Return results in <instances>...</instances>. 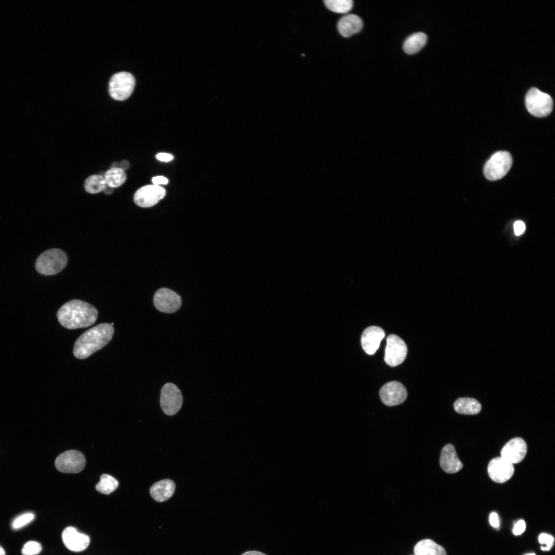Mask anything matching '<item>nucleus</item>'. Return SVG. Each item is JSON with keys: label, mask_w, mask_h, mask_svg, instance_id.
Wrapping results in <instances>:
<instances>
[{"label": "nucleus", "mask_w": 555, "mask_h": 555, "mask_svg": "<svg viewBox=\"0 0 555 555\" xmlns=\"http://www.w3.org/2000/svg\"><path fill=\"white\" fill-rule=\"evenodd\" d=\"M98 317V311L92 305L80 300H72L59 309L57 318L60 323L67 329L87 327Z\"/></svg>", "instance_id": "obj_1"}, {"label": "nucleus", "mask_w": 555, "mask_h": 555, "mask_svg": "<svg viewBox=\"0 0 555 555\" xmlns=\"http://www.w3.org/2000/svg\"><path fill=\"white\" fill-rule=\"evenodd\" d=\"M114 332L113 326L108 323H101L87 330L76 341L73 355L80 359L88 357L108 344Z\"/></svg>", "instance_id": "obj_2"}, {"label": "nucleus", "mask_w": 555, "mask_h": 555, "mask_svg": "<svg viewBox=\"0 0 555 555\" xmlns=\"http://www.w3.org/2000/svg\"><path fill=\"white\" fill-rule=\"evenodd\" d=\"M67 262L66 253L61 249L54 248L45 251L38 257L35 268L40 274L53 275L62 270Z\"/></svg>", "instance_id": "obj_3"}, {"label": "nucleus", "mask_w": 555, "mask_h": 555, "mask_svg": "<svg viewBox=\"0 0 555 555\" xmlns=\"http://www.w3.org/2000/svg\"><path fill=\"white\" fill-rule=\"evenodd\" d=\"M525 105L528 111L533 116L544 117L551 112L553 100L548 94L532 88L526 95Z\"/></svg>", "instance_id": "obj_4"}, {"label": "nucleus", "mask_w": 555, "mask_h": 555, "mask_svg": "<svg viewBox=\"0 0 555 555\" xmlns=\"http://www.w3.org/2000/svg\"><path fill=\"white\" fill-rule=\"evenodd\" d=\"M512 163V158L509 152L498 151L494 153L485 163L484 174L488 180H498L508 173Z\"/></svg>", "instance_id": "obj_5"}, {"label": "nucleus", "mask_w": 555, "mask_h": 555, "mask_svg": "<svg viewBox=\"0 0 555 555\" xmlns=\"http://www.w3.org/2000/svg\"><path fill=\"white\" fill-rule=\"evenodd\" d=\"M135 85L134 76L127 72H119L114 74L109 83L110 96L118 101L127 99L132 94Z\"/></svg>", "instance_id": "obj_6"}, {"label": "nucleus", "mask_w": 555, "mask_h": 555, "mask_svg": "<svg viewBox=\"0 0 555 555\" xmlns=\"http://www.w3.org/2000/svg\"><path fill=\"white\" fill-rule=\"evenodd\" d=\"M182 401L181 392L175 384L169 382L163 385L161 390L160 404L166 415L176 414L180 409Z\"/></svg>", "instance_id": "obj_7"}, {"label": "nucleus", "mask_w": 555, "mask_h": 555, "mask_svg": "<svg viewBox=\"0 0 555 555\" xmlns=\"http://www.w3.org/2000/svg\"><path fill=\"white\" fill-rule=\"evenodd\" d=\"M83 454L77 450L66 451L60 454L55 460V466L60 472L77 473L81 472L85 465Z\"/></svg>", "instance_id": "obj_8"}, {"label": "nucleus", "mask_w": 555, "mask_h": 555, "mask_svg": "<svg viewBox=\"0 0 555 555\" xmlns=\"http://www.w3.org/2000/svg\"><path fill=\"white\" fill-rule=\"evenodd\" d=\"M407 346L400 337L395 335H389L386 339L384 361L391 366L402 363L407 355Z\"/></svg>", "instance_id": "obj_9"}, {"label": "nucleus", "mask_w": 555, "mask_h": 555, "mask_svg": "<svg viewBox=\"0 0 555 555\" xmlns=\"http://www.w3.org/2000/svg\"><path fill=\"white\" fill-rule=\"evenodd\" d=\"M164 188L158 185L149 184L139 189L135 193L134 200L139 207L149 208L157 203L165 195Z\"/></svg>", "instance_id": "obj_10"}, {"label": "nucleus", "mask_w": 555, "mask_h": 555, "mask_svg": "<svg viewBox=\"0 0 555 555\" xmlns=\"http://www.w3.org/2000/svg\"><path fill=\"white\" fill-rule=\"evenodd\" d=\"M153 301L157 310L167 313L176 312L181 305L180 297L173 291L165 288L156 292Z\"/></svg>", "instance_id": "obj_11"}, {"label": "nucleus", "mask_w": 555, "mask_h": 555, "mask_svg": "<svg viewBox=\"0 0 555 555\" xmlns=\"http://www.w3.org/2000/svg\"><path fill=\"white\" fill-rule=\"evenodd\" d=\"M379 395L384 404L394 406L400 404L405 401L407 397V392L400 382L391 381L381 388Z\"/></svg>", "instance_id": "obj_12"}, {"label": "nucleus", "mask_w": 555, "mask_h": 555, "mask_svg": "<svg viewBox=\"0 0 555 555\" xmlns=\"http://www.w3.org/2000/svg\"><path fill=\"white\" fill-rule=\"evenodd\" d=\"M514 472L513 464L502 457L492 459L488 466L490 478L497 483H504L510 479Z\"/></svg>", "instance_id": "obj_13"}, {"label": "nucleus", "mask_w": 555, "mask_h": 555, "mask_svg": "<svg viewBox=\"0 0 555 555\" xmlns=\"http://www.w3.org/2000/svg\"><path fill=\"white\" fill-rule=\"evenodd\" d=\"M64 544L69 550L80 552L86 549L90 543L88 535L80 533L73 527L65 528L62 533Z\"/></svg>", "instance_id": "obj_14"}, {"label": "nucleus", "mask_w": 555, "mask_h": 555, "mask_svg": "<svg viewBox=\"0 0 555 555\" xmlns=\"http://www.w3.org/2000/svg\"><path fill=\"white\" fill-rule=\"evenodd\" d=\"M527 447L526 442L520 437L509 440L502 448L501 452L503 458L512 464L523 460L526 455Z\"/></svg>", "instance_id": "obj_15"}, {"label": "nucleus", "mask_w": 555, "mask_h": 555, "mask_svg": "<svg viewBox=\"0 0 555 555\" xmlns=\"http://www.w3.org/2000/svg\"><path fill=\"white\" fill-rule=\"evenodd\" d=\"M384 336L385 332L380 327L372 326L366 328L361 336V344L365 352L368 355H373Z\"/></svg>", "instance_id": "obj_16"}, {"label": "nucleus", "mask_w": 555, "mask_h": 555, "mask_svg": "<svg viewBox=\"0 0 555 555\" xmlns=\"http://www.w3.org/2000/svg\"><path fill=\"white\" fill-rule=\"evenodd\" d=\"M439 462L441 468L448 473H456L462 468V464L457 457L454 447L450 443L446 445L442 448Z\"/></svg>", "instance_id": "obj_17"}, {"label": "nucleus", "mask_w": 555, "mask_h": 555, "mask_svg": "<svg viewBox=\"0 0 555 555\" xmlns=\"http://www.w3.org/2000/svg\"><path fill=\"white\" fill-rule=\"evenodd\" d=\"M363 21L358 15L349 14L342 16L338 21L337 29L343 36L348 38L359 32L363 27Z\"/></svg>", "instance_id": "obj_18"}, {"label": "nucleus", "mask_w": 555, "mask_h": 555, "mask_svg": "<svg viewBox=\"0 0 555 555\" xmlns=\"http://www.w3.org/2000/svg\"><path fill=\"white\" fill-rule=\"evenodd\" d=\"M175 490V483L171 479H164L154 484L150 488V493L155 501L163 502L171 497Z\"/></svg>", "instance_id": "obj_19"}, {"label": "nucleus", "mask_w": 555, "mask_h": 555, "mask_svg": "<svg viewBox=\"0 0 555 555\" xmlns=\"http://www.w3.org/2000/svg\"><path fill=\"white\" fill-rule=\"evenodd\" d=\"M415 555H447L445 549L431 539L418 542L414 548Z\"/></svg>", "instance_id": "obj_20"}, {"label": "nucleus", "mask_w": 555, "mask_h": 555, "mask_svg": "<svg viewBox=\"0 0 555 555\" xmlns=\"http://www.w3.org/2000/svg\"><path fill=\"white\" fill-rule=\"evenodd\" d=\"M454 408L459 414L474 415L480 411L482 407L480 403L475 399L461 398L454 402Z\"/></svg>", "instance_id": "obj_21"}, {"label": "nucleus", "mask_w": 555, "mask_h": 555, "mask_svg": "<svg viewBox=\"0 0 555 555\" xmlns=\"http://www.w3.org/2000/svg\"><path fill=\"white\" fill-rule=\"evenodd\" d=\"M427 41V35L425 33H415L406 39L403 44V50L408 54H415L424 46Z\"/></svg>", "instance_id": "obj_22"}, {"label": "nucleus", "mask_w": 555, "mask_h": 555, "mask_svg": "<svg viewBox=\"0 0 555 555\" xmlns=\"http://www.w3.org/2000/svg\"><path fill=\"white\" fill-rule=\"evenodd\" d=\"M104 177L107 185L117 188L123 184L126 180V175L121 169L112 168L105 173Z\"/></svg>", "instance_id": "obj_23"}, {"label": "nucleus", "mask_w": 555, "mask_h": 555, "mask_svg": "<svg viewBox=\"0 0 555 555\" xmlns=\"http://www.w3.org/2000/svg\"><path fill=\"white\" fill-rule=\"evenodd\" d=\"M118 481L110 475L103 474L100 477V482L96 485V489L104 494H109L118 487Z\"/></svg>", "instance_id": "obj_24"}, {"label": "nucleus", "mask_w": 555, "mask_h": 555, "mask_svg": "<svg viewBox=\"0 0 555 555\" xmlns=\"http://www.w3.org/2000/svg\"><path fill=\"white\" fill-rule=\"evenodd\" d=\"M106 183L103 176L94 175L89 176L85 181L84 188L89 193H97L103 191Z\"/></svg>", "instance_id": "obj_25"}, {"label": "nucleus", "mask_w": 555, "mask_h": 555, "mask_svg": "<svg viewBox=\"0 0 555 555\" xmlns=\"http://www.w3.org/2000/svg\"><path fill=\"white\" fill-rule=\"evenodd\" d=\"M325 6L329 10L338 13H346L352 9V0H325Z\"/></svg>", "instance_id": "obj_26"}, {"label": "nucleus", "mask_w": 555, "mask_h": 555, "mask_svg": "<svg viewBox=\"0 0 555 555\" xmlns=\"http://www.w3.org/2000/svg\"><path fill=\"white\" fill-rule=\"evenodd\" d=\"M34 518V515L31 512L22 514L15 518L11 524L13 529H19L30 523Z\"/></svg>", "instance_id": "obj_27"}, {"label": "nucleus", "mask_w": 555, "mask_h": 555, "mask_svg": "<svg viewBox=\"0 0 555 555\" xmlns=\"http://www.w3.org/2000/svg\"><path fill=\"white\" fill-rule=\"evenodd\" d=\"M41 544L36 541H30L26 543L22 549V555H37L42 550Z\"/></svg>", "instance_id": "obj_28"}, {"label": "nucleus", "mask_w": 555, "mask_h": 555, "mask_svg": "<svg viewBox=\"0 0 555 555\" xmlns=\"http://www.w3.org/2000/svg\"><path fill=\"white\" fill-rule=\"evenodd\" d=\"M539 541L541 544H545V547H541V549L543 550H549L553 543L554 538L551 535L546 533H542L539 537Z\"/></svg>", "instance_id": "obj_29"}, {"label": "nucleus", "mask_w": 555, "mask_h": 555, "mask_svg": "<svg viewBox=\"0 0 555 555\" xmlns=\"http://www.w3.org/2000/svg\"><path fill=\"white\" fill-rule=\"evenodd\" d=\"M526 524L524 520L519 521L514 525L513 532L515 535H519L522 533L525 530Z\"/></svg>", "instance_id": "obj_30"}, {"label": "nucleus", "mask_w": 555, "mask_h": 555, "mask_svg": "<svg viewBox=\"0 0 555 555\" xmlns=\"http://www.w3.org/2000/svg\"><path fill=\"white\" fill-rule=\"evenodd\" d=\"M514 233L516 235L523 233L525 230V224L521 220L516 221L513 225Z\"/></svg>", "instance_id": "obj_31"}, {"label": "nucleus", "mask_w": 555, "mask_h": 555, "mask_svg": "<svg viewBox=\"0 0 555 555\" xmlns=\"http://www.w3.org/2000/svg\"><path fill=\"white\" fill-rule=\"evenodd\" d=\"M168 181L166 178L162 176H155L152 178V182L154 185L166 184Z\"/></svg>", "instance_id": "obj_32"}, {"label": "nucleus", "mask_w": 555, "mask_h": 555, "mask_svg": "<svg viewBox=\"0 0 555 555\" xmlns=\"http://www.w3.org/2000/svg\"><path fill=\"white\" fill-rule=\"evenodd\" d=\"M156 158L160 161L168 162L173 159V156L168 153H160L157 154Z\"/></svg>", "instance_id": "obj_33"}, {"label": "nucleus", "mask_w": 555, "mask_h": 555, "mask_svg": "<svg viewBox=\"0 0 555 555\" xmlns=\"http://www.w3.org/2000/svg\"><path fill=\"white\" fill-rule=\"evenodd\" d=\"M489 522L491 526L494 527H498L499 525L498 517L496 513L492 512L489 516Z\"/></svg>", "instance_id": "obj_34"}, {"label": "nucleus", "mask_w": 555, "mask_h": 555, "mask_svg": "<svg viewBox=\"0 0 555 555\" xmlns=\"http://www.w3.org/2000/svg\"><path fill=\"white\" fill-rule=\"evenodd\" d=\"M130 165L129 162L127 160H124L119 163L118 168L124 171L128 169Z\"/></svg>", "instance_id": "obj_35"}, {"label": "nucleus", "mask_w": 555, "mask_h": 555, "mask_svg": "<svg viewBox=\"0 0 555 555\" xmlns=\"http://www.w3.org/2000/svg\"><path fill=\"white\" fill-rule=\"evenodd\" d=\"M242 555H266V554H264V553L262 552L258 551H254L253 550V551H246V552H244V553H243Z\"/></svg>", "instance_id": "obj_36"}, {"label": "nucleus", "mask_w": 555, "mask_h": 555, "mask_svg": "<svg viewBox=\"0 0 555 555\" xmlns=\"http://www.w3.org/2000/svg\"><path fill=\"white\" fill-rule=\"evenodd\" d=\"M113 191L114 188L111 187L107 184L105 187L104 189L103 190L104 193L106 194H110L113 192Z\"/></svg>", "instance_id": "obj_37"}, {"label": "nucleus", "mask_w": 555, "mask_h": 555, "mask_svg": "<svg viewBox=\"0 0 555 555\" xmlns=\"http://www.w3.org/2000/svg\"><path fill=\"white\" fill-rule=\"evenodd\" d=\"M0 555H6L5 551L1 546H0Z\"/></svg>", "instance_id": "obj_38"}, {"label": "nucleus", "mask_w": 555, "mask_h": 555, "mask_svg": "<svg viewBox=\"0 0 555 555\" xmlns=\"http://www.w3.org/2000/svg\"><path fill=\"white\" fill-rule=\"evenodd\" d=\"M525 555H535L534 553H529Z\"/></svg>", "instance_id": "obj_39"}, {"label": "nucleus", "mask_w": 555, "mask_h": 555, "mask_svg": "<svg viewBox=\"0 0 555 555\" xmlns=\"http://www.w3.org/2000/svg\"><path fill=\"white\" fill-rule=\"evenodd\" d=\"M110 325L113 326V325H114V323H112L110 324Z\"/></svg>", "instance_id": "obj_40"}]
</instances>
